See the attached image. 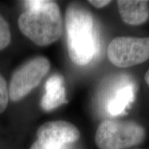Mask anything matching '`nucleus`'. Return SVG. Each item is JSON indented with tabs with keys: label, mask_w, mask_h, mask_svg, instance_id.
<instances>
[{
	"label": "nucleus",
	"mask_w": 149,
	"mask_h": 149,
	"mask_svg": "<svg viewBox=\"0 0 149 149\" xmlns=\"http://www.w3.org/2000/svg\"><path fill=\"white\" fill-rule=\"evenodd\" d=\"M23 3L26 11L17 20L20 31L40 47L56 42L62 33V17L58 4L49 0Z\"/></svg>",
	"instance_id": "nucleus-1"
},
{
	"label": "nucleus",
	"mask_w": 149,
	"mask_h": 149,
	"mask_svg": "<svg viewBox=\"0 0 149 149\" xmlns=\"http://www.w3.org/2000/svg\"><path fill=\"white\" fill-rule=\"evenodd\" d=\"M65 26L70 60L78 65L89 64L100 49L92 13L79 4H70L65 13Z\"/></svg>",
	"instance_id": "nucleus-2"
},
{
	"label": "nucleus",
	"mask_w": 149,
	"mask_h": 149,
	"mask_svg": "<svg viewBox=\"0 0 149 149\" xmlns=\"http://www.w3.org/2000/svg\"><path fill=\"white\" fill-rule=\"evenodd\" d=\"M145 137V129L138 123L107 119L99 125L95 141L99 149H127L142 143Z\"/></svg>",
	"instance_id": "nucleus-3"
},
{
	"label": "nucleus",
	"mask_w": 149,
	"mask_h": 149,
	"mask_svg": "<svg viewBox=\"0 0 149 149\" xmlns=\"http://www.w3.org/2000/svg\"><path fill=\"white\" fill-rule=\"evenodd\" d=\"M50 61L44 56L30 59L13 72L8 86V95L13 102L21 100L41 83L50 70Z\"/></svg>",
	"instance_id": "nucleus-4"
},
{
	"label": "nucleus",
	"mask_w": 149,
	"mask_h": 149,
	"mask_svg": "<svg viewBox=\"0 0 149 149\" xmlns=\"http://www.w3.org/2000/svg\"><path fill=\"white\" fill-rule=\"evenodd\" d=\"M107 56L112 64L128 68L149 59V37H118L109 43Z\"/></svg>",
	"instance_id": "nucleus-5"
},
{
	"label": "nucleus",
	"mask_w": 149,
	"mask_h": 149,
	"mask_svg": "<svg viewBox=\"0 0 149 149\" xmlns=\"http://www.w3.org/2000/svg\"><path fill=\"white\" fill-rule=\"evenodd\" d=\"M80 137L76 126L66 121H51L41 125L37 131V140L30 149H63L75 143Z\"/></svg>",
	"instance_id": "nucleus-6"
},
{
	"label": "nucleus",
	"mask_w": 149,
	"mask_h": 149,
	"mask_svg": "<svg viewBox=\"0 0 149 149\" xmlns=\"http://www.w3.org/2000/svg\"><path fill=\"white\" fill-rule=\"evenodd\" d=\"M118 12L126 24L139 26L149 18L148 2L145 0H118Z\"/></svg>",
	"instance_id": "nucleus-7"
},
{
	"label": "nucleus",
	"mask_w": 149,
	"mask_h": 149,
	"mask_svg": "<svg viewBox=\"0 0 149 149\" xmlns=\"http://www.w3.org/2000/svg\"><path fill=\"white\" fill-rule=\"evenodd\" d=\"M45 95L41 100V107L46 111H51L67 103L64 80L61 75L52 74L45 85Z\"/></svg>",
	"instance_id": "nucleus-8"
},
{
	"label": "nucleus",
	"mask_w": 149,
	"mask_h": 149,
	"mask_svg": "<svg viewBox=\"0 0 149 149\" xmlns=\"http://www.w3.org/2000/svg\"><path fill=\"white\" fill-rule=\"evenodd\" d=\"M135 91L132 84L118 87L112 93L106 104L107 112L111 116L122 114L134 101Z\"/></svg>",
	"instance_id": "nucleus-9"
},
{
	"label": "nucleus",
	"mask_w": 149,
	"mask_h": 149,
	"mask_svg": "<svg viewBox=\"0 0 149 149\" xmlns=\"http://www.w3.org/2000/svg\"><path fill=\"white\" fill-rule=\"evenodd\" d=\"M11 42L9 25L4 17L0 14V51L5 49Z\"/></svg>",
	"instance_id": "nucleus-10"
},
{
	"label": "nucleus",
	"mask_w": 149,
	"mask_h": 149,
	"mask_svg": "<svg viewBox=\"0 0 149 149\" xmlns=\"http://www.w3.org/2000/svg\"><path fill=\"white\" fill-rule=\"evenodd\" d=\"M8 87L4 77L0 74V113L5 111L8 104Z\"/></svg>",
	"instance_id": "nucleus-11"
},
{
	"label": "nucleus",
	"mask_w": 149,
	"mask_h": 149,
	"mask_svg": "<svg viewBox=\"0 0 149 149\" xmlns=\"http://www.w3.org/2000/svg\"><path fill=\"white\" fill-rule=\"evenodd\" d=\"M89 3L97 8H102L105 6L109 5L111 3V1H109V0H90Z\"/></svg>",
	"instance_id": "nucleus-12"
},
{
	"label": "nucleus",
	"mask_w": 149,
	"mask_h": 149,
	"mask_svg": "<svg viewBox=\"0 0 149 149\" xmlns=\"http://www.w3.org/2000/svg\"><path fill=\"white\" fill-rule=\"evenodd\" d=\"M144 79H145V81H146V83L148 84V85L149 86V69L148 70V71L146 72V74H145V76H144Z\"/></svg>",
	"instance_id": "nucleus-13"
}]
</instances>
